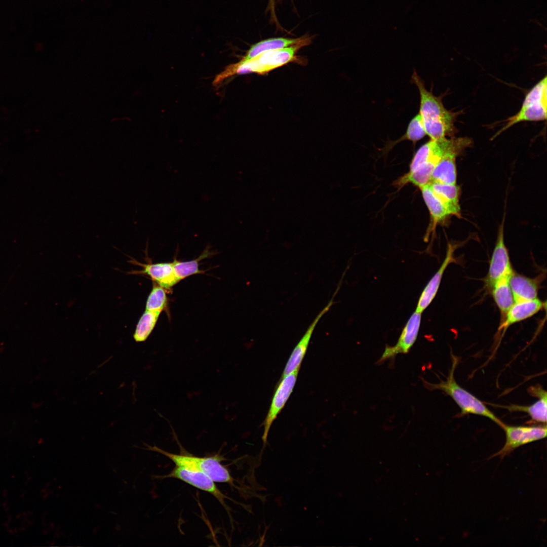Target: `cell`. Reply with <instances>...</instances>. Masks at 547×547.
<instances>
[{
    "label": "cell",
    "mask_w": 547,
    "mask_h": 547,
    "mask_svg": "<svg viewBox=\"0 0 547 547\" xmlns=\"http://www.w3.org/2000/svg\"><path fill=\"white\" fill-rule=\"evenodd\" d=\"M303 47L296 45L280 49L270 50L259 54L245 61L231 64L215 77L213 84L217 85L227 77L235 74L256 73L264 74L296 59L298 50Z\"/></svg>",
    "instance_id": "7a4b0ae2"
},
{
    "label": "cell",
    "mask_w": 547,
    "mask_h": 547,
    "mask_svg": "<svg viewBox=\"0 0 547 547\" xmlns=\"http://www.w3.org/2000/svg\"><path fill=\"white\" fill-rule=\"evenodd\" d=\"M545 307V303L538 298L515 301L507 311L498 330L504 332L511 325L531 318Z\"/></svg>",
    "instance_id": "7c38bea8"
},
{
    "label": "cell",
    "mask_w": 547,
    "mask_h": 547,
    "mask_svg": "<svg viewBox=\"0 0 547 547\" xmlns=\"http://www.w3.org/2000/svg\"><path fill=\"white\" fill-rule=\"evenodd\" d=\"M538 400L529 406L511 405L509 406H498L507 409L510 412L522 411L526 412L532 420L537 422L546 423L547 409V394L537 397Z\"/></svg>",
    "instance_id": "44dd1931"
},
{
    "label": "cell",
    "mask_w": 547,
    "mask_h": 547,
    "mask_svg": "<svg viewBox=\"0 0 547 547\" xmlns=\"http://www.w3.org/2000/svg\"><path fill=\"white\" fill-rule=\"evenodd\" d=\"M268 8L270 10L271 17L273 20L277 22V18L275 12V0H269Z\"/></svg>",
    "instance_id": "484cf974"
},
{
    "label": "cell",
    "mask_w": 547,
    "mask_h": 547,
    "mask_svg": "<svg viewBox=\"0 0 547 547\" xmlns=\"http://www.w3.org/2000/svg\"><path fill=\"white\" fill-rule=\"evenodd\" d=\"M411 81L417 87L420 95L419 114L426 135L431 139L437 140L451 136L454 133V122L457 113L447 109L442 97L428 91L424 83L414 70Z\"/></svg>",
    "instance_id": "6da1fadb"
},
{
    "label": "cell",
    "mask_w": 547,
    "mask_h": 547,
    "mask_svg": "<svg viewBox=\"0 0 547 547\" xmlns=\"http://www.w3.org/2000/svg\"><path fill=\"white\" fill-rule=\"evenodd\" d=\"M501 427L505 434V444L500 450L491 455L489 458L499 456L502 459L516 448L544 439L546 436V424L540 425L512 426L503 423Z\"/></svg>",
    "instance_id": "8992f818"
},
{
    "label": "cell",
    "mask_w": 547,
    "mask_h": 547,
    "mask_svg": "<svg viewBox=\"0 0 547 547\" xmlns=\"http://www.w3.org/2000/svg\"><path fill=\"white\" fill-rule=\"evenodd\" d=\"M452 365L445 380L438 383H429L423 379L425 386L429 389L441 390L449 396L461 410V415L476 414L486 417L500 427L504 423L487 406L471 393L461 387L454 378V371L458 362V358L451 353Z\"/></svg>",
    "instance_id": "3957f363"
},
{
    "label": "cell",
    "mask_w": 547,
    "mask_h": 547,
    "mask_svg": "<svg viewBox=\"0 0 547 547\" xmlns=\"http://www.w3.org/2000/svg\"><path fill=\"white\" fill-rule=\"evenodd\" d=\"M162 477L177 479L195 488L208 492L215 497L225 509H227L224 501L227 496L219 490L214 481L201 472L176 466L169 474Z\"/></svg>",
    "instance_id": "9c48e42d"
},
{
    "label": "cell",
    "mask_w": 547,
    "mask_h": 547,
    "mask_svg": "<svg viewBox=\"0 0 547 547\" xmlns=\"http://www.w3.org/2000/svg\"><path fill=\"white\" fill-rule=\"evenodd\" d=\"M426 133L419 113L415 115L408 124L406 133L396 141H390L386 145L388 150L393 146L404 140H409L414 143L422 139Z\"/></svg>",
    "instance_id": "603a6c76"
},
{
    "label": "cell",
    "mask_w": 547,
    "mask_h": 547,
    "mask_svg": "<svg viewBox=\"0 0 547 547\" xmlns=\"http://www.w3.org/2000/svg\"><path fill=\"white\" fill-rule=\"evenodd\" d=\"M148 450L161 453L172 461L175 466L201 472L213 481L232 484L233 479L228 470L221 463L219 455L197 457L186 454H177L166 451L155 446L147 445Z\"/></svg>",
    "instance_id": "277c9868"
},
{
    "label": "cell",
    "mask_w": 547,
    "mask_h": 547,
    "mask_svg": "<svg viewBox=\"0 0 547 547\" xmlns=\"http://www.w3.org/2000/svg\"><path fill=\"white\" fill-rule=\"evenodd\" d=\"M299 369L282 377L273 396L270 406L263 422L264 432L262 437L264 445L267 442L269 429L278 415L284 407L295 386Z\"/></svg>",
    "instance_id": "ba28073f"
},
{
    "label": "cell",
    "mask_w": 547,
    "mask_h": 547,
    "mask_svg": "<svg viewBox=\"0 0 547 547\" xmlns=\"http://www.w3.org/2000/svg\"><path fill=\"white\" fill-rule=\"evenodd\" d=\"M546 76L537 83L527 94L521 108L515 115L508 118L505 125L494 137L498 136L514 125L525 121H539L546 119Z\"/></svg>",
    "instance_id": "5b68a950"
},
{
    "label": "cell",
    "mask_w": 547,
    "mask_h": 547,
    "mask_svg": "<svg viewBox=\"0 0 547 547\" xmlns=\"http://www.w3.org/2000/svg\"><path fill=\"white\" fill-rule=\"evenodd\" d=\"M133 263L142 266L143 269L139 271H132L130 274H142L149 276L158 285L167 290L179 282L173 268L172 262L142 264L137 262Z\"/></svg>",
    "instance_id": "5bb4252c"
},
{
    "label": "cell",
    "mask_w": 547,
    "mask_h": 547,
    "mask_svg": "<svg viewBox=\"0 0 547 547\" xmlns=\"http://www.w3.org/2000/svg\"><path fill=\"white\" fill-rule=\"evenodd\" d=\"M454 252V246L449 243L445 257L438 270L423 289L415 311L422 314L435 298L445 270L450 264L455 261Z\"/></svg>",
    "instance_id": "4fadbf2b"
},
{
    "label": "cell",
    "mask_w": 547,
    "mask_h": 547,
    "mask_svg": "<svg viewBox=\"0 0 547 547\" xmlns=\"http://www.w3.org/2000/svg\"><path fill=\"white\" fill-rule=\"evenodd\" d=\"M421 313L415 311L403 328L397 343L393 346L386 345L378 362L395 357L400 354L408 353L415 343L419 331Z\"/></svg>",
    "instance_id": "30bf717a"
},
{
    "label": "cell",
    "mask_w": 547,
    "mask_h": 547,
    "mask_svg": "<svg viewBox=\"0 0 547 547\" xmlns=\"http://www.w3.org/2000/svg\"><path fill=\"white\" fill-rule=\"evenodd\" d=\"M310 42L311 38L308 36H302L295 38L282 37L268 38L253 45L241 60L243 61L249 60L260 53L270 50L296 45H301L304 47L308 45Z\"/></svg>",
    "instance_id": "9a60e30c"
},
{
    "label": "cell",
    "mask_w": 547,
    "mask_h": 547,
    "mask_svg": "<svg viewBox=\"0 0 547 547\" xmlns=\"http://www.w3.org/2000/svg\"><path fill=\"white\" fill-rule=\"evenodd\" d=\"M427 185L434 194L446 206L451 215H460L459 189L456 184L430 182Z\"/></svg>",
    "instance_id": "e0dca14e"
},
{
    "label": "cell",
    "mask_w": 547,
    "mask_h": 547,
    "mask_svg": "<svg viewBox=\"0 0 547 547\" xmlns=\"http://www.w3.org/2000/svg\"><path fill=\"white\" fill-rule=\"evenodd\" d=\"M504 221L499 227L497 239L490 259L486 277L487 285L490 288L497 281L510 278L514 271L504 240Z\"/></svg>",
    "instance_id": "52a82bcc"
},
{
    "label": "cell",
    "mask_w": 547,
    "mask_h": 547,
    "mask_svg": "<svg viewBox=\"0 0 547 547\" xmlns=\"http://www.w3.org/2000/svg\"><path fill=\"white\" fill-rule=\"evenodd\" d=\"M423 200L428 208L432 222L431 231H434L437 224L451 215L446 206L437 198L427 184L420 188Z\"/></svg>",
    "instance_id": "ac0fdd59"
},
{
    "label": "cell",
    "mask_w": 547,
    "mask_h": 547,
    "mask_svg": "<svg viewBox=\"0 0 547 547\" xmlns=\"http://www.w3.org/2000/svg\"><path fill=\"white\" fill-rule=\"evenodd\" d=\"M509 278L501 279L495 282L491 287L494 302L503 317L515 302L509 284Z\"/></svg>",
    "instance_id": "ffe728a7"
},
{
    "label": "cell",
    "mask_w": 547,
    "mask_h": 547,
    "mask_svg": "<svg viewBox=\"0 0 547 547\" xmlns=\"http://www.w3.org/2000/svg\"><path fill=\"white\" fill-rule=\"evenodd\" d=\"M338 289L339 288H337L333 297L328 304L320 311L312 321L304 335L293 349L286 364L282 377L286 376L296 370L299 369L300 364L306 352L315 327L323 316L330 309L334 303L333 299Z\"/></svg>",
    "instance_id": "8fae6325"
},
{
    "label": "cell",
    "mask_w": 547,
    "mask_h": 547,
    "mask_svg": "<svg viewBox=\"0 0 547 547\" xmlns=\"http://www.w3.org/2000/svg\"><path fill=\"white\" fill-rule=\"evenodd\" d=\"M509 284L514 301L530 300L537 298L538 280L513 272Z\"/></svg>",
    "instance_id": "2e32d148"
},
{
    "label": "cell",
    "mask_w": 547,
    "mask_h": 547,
    "mask_svg": "<svg viewBox=\"0 0 547 547\" xmlns=\"http://www.w3.org/2000/svg\"><path fill=\"white\" fill-rule=\"evenodd\" d=\"M455 157L446 156L436 164L432 174L430 182L456 184Z\"/></svg>",
    "instance_id": "d6986e66"
},
{
    "label": "cell",
    "mask_w": 547,
    "mask_h": 547,
    "mask_svg": "<svg viewBox=\"0 0 547 547\" xmlns=\"http://www.w3.org/2000/svg\"><path fill=\"white\" fill-rule=\"evenodd\" d=\"M160 311L145 310L140 318L133 334L137 342L145 341L152 332L161 314Z\"/></svg>",
    "instance_id": "7402d4cb"
},
{
    "label": "cell",
    "mask_w": 547,
    "mask_h": 547,
    "mask_svg": "<svg viewBox=\"0 0 547 547\" xmlns=\"http://www.w3.org/2000/svg\"><path fill=\"white\" fill-rule=\"evenodd\" d=\"M209 251L206 248L203 253L199 258L190 261H180L174 260L172 262L175 274L180 281L185 278L196 274H203L204 271L199 269V261L207 257Z\"/></svg>",
    "instance_id": "cb8c5ba5"
},
{
    "label": "cell",
    "mask_w": 547,
    "mask_h": 547,
    "mask_svg": "<svg viewBox=\"0 0 547 547\" xmlns=\"http://www.w3.org/2000/svg\"><path fill=\"white\" fill-rule=\"evenodd\" d=\"M167 291L153 282L152 290L146 302L145 310L161 312L165 310L168 304Z\"/></svg>",
    "instance_id": "d4e9b609"
}]
</instances>
